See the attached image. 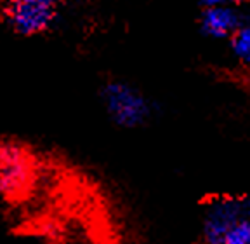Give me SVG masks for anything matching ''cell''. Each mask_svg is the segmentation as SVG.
I'll use <instances>...</instances> for the list:
<instances>
[{
    "label": "cell",
    "mask_w": 250,
    "mask_h": 244,
    "mask_svg": "<svg viewBox=\"0 0 250 244\" xmlns=\"http://www.w3.org/2000/svg\"><path fill=\"white\" fill-rule=\"evenodd\" d=\"M101 99L111 121L127 129L143 126L153 114L148 98L127 82H108L101 91Z\"/></svg>",
    "instance_id": "1"
},
{
    "label": "cell",
    "mask_w": 250,
    "mask_h": 244,
    "mask_svg": "<svg viewBox=\"0 0 250 244\" xmlns=\"http://www.w3.org/2000/svg\"><path fill=\"white\" fill-rule=\"evenodd\" d=\"M35 174L33 157L18 143H0V195L16 197L28 190Z\"/></svg>",
    "instance_id": "2"
},
{
    "label": "cell",
    "mask_w": 250,
    "mask_h": 244,
    "mask_svg": "<svg viewBox=\"0 0 250 244\" xmlns=\"http://www.w3.org/2000/svg\"><path fill=\"white\" fill-rule=\"evenodd\" d=\"M240 220H243L240 199L223 197V199L212 201L205 209L202 223L203 244H223L229 230Z\"/></svg>",
    "instance_id": "3"
},
{
    "label": "cell",
    "mask_w": 250,
    "mask_h": 244,
    "mask_svg": "<svg viewBox=\"0 0 250 244\" xmlns=\"http://www.w3.org/2000/svg\"><path fill=\"white\" fill-rule=\"evenodd\" d=\"M7 21L21 35L45 32L54 20V7L39 4L35 0H11L7 5Z\"/></svg>",
    "instance_id": "4"
},
{
    "label": "cell",
    "mask_w": 250,
    "mask_h": 244,
    "mask_svg": "<svg viewBox=\"0 0 250 244\" xmlns=\"http://www.w3.org/2000/svg\"><path fill=\"white\" fill-rule=\"evenodd\" d=\"M245 21L240 9L234 5V0L202 7L200 26H202V32L210 39H231V35Z\"/></svg>",
    "instance_id": "5"
},
{
    "label": "cell",
    "mask_w": 250,
    "mask_h": 244,
    "mask_svg": "<svg viewBox=\"0 0 250 244\" xmlns=\"http://www.w3.org/2000/svg\"><path fill=\"white\" fill-rule=\"evenodd\" d=\"M234 58L250 67V23H243L229 39Z\"/></svg>",
    "instance_id": "6"
},
{
    "label": "cell",
    "mask_w": 250,
    "mask_h": 244,
    "mask_svg": "<svg viewBox=\"0 0 250 244\" xmlns=\"http://www.w3.org/2000/svg\"><path fill=\"white\" fill-rule=\"evenodd\" d=\"M223 244H250V220H240L229 230Z\"/></svg>",
    "instance_id": "7"
},
{
    "label": "cell",
    "mask_w": 250,
    "mask_h": 244,
    "mask_svg": "<svg viewBox=\"0 0 250 244\" xmlns=\"http://www.w3.org/2000/svg\"><path fill=\"white\" fill-rule=\"evenodd\" d=\"M240 202H242V213H243V218H247V220H250V195H249V197H243V199H240Z\"/></svg>",
    "instance_id": "8"
},
{
    "label": "cell",
    "mask_w": 250,
    "mask_h": 244,
    "mask_svg": "<svg viewBox=\"0 0 250 244\" xmlns=\"http://www.w3.org/2000/svg\"><path fill=\"white\" fill-rule=\"evenodd\" d=\"M39 4H43V5H49V7H56V5L61 2V0H35Z\"/></svg>",
    "instance_id": "9"
}]
</instances>
